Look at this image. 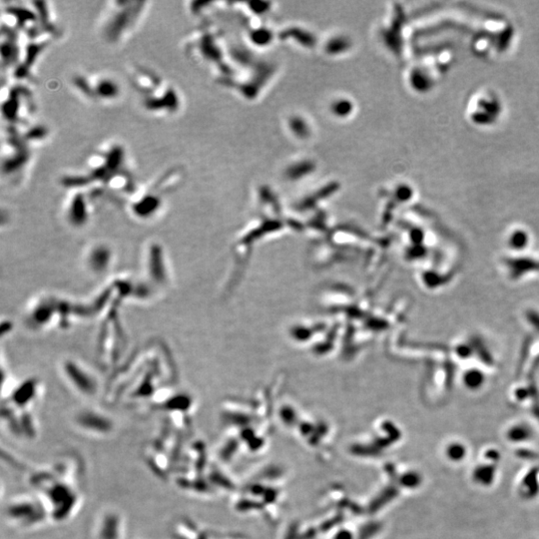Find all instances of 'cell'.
<instances>
[{
  "label": "cell",
  "mask_w": 539,
  "mask_h": 539,
  "mask_svg": "<svg viewBox=\"0 0 539 539\" xmlns=\"http://www.w3.org/2000/svg\"><path fill=\"white\" fill-rule=\"evenodd\" d=\"M43 506V504H40L36 500L18 498L12 501L7 507V515L14 524L28 527L41 521L40 518L43 517V513L40 512Z\"/></svg>",
  "instance_id": "6da1fadb"
},
{
  "label": "cell",
  "mask_w": 539,
  "mask_h": 539,
  "mask_svg": "<svg viewBox=\"0 0 539 539\" xmlns=\"http://www.w3.org/2000/svg\"><path fill=\"white\" fill-rule=\"evenodd\" d=\"M120 514L112 512L103 514L97 527L98 539H122L123 521Z\"/></svg>",
  "instance_id": "7a4b0ae2"
},
{
  "label": "cell",
  "mask_w": 539,
  "mask_h": 539,
  "mask_svg": "<svg viewBox=\"0 0 539 539\" xmlns=\"http://www.w3.org/2000/svg\"><path fill=\"white\" fill-rule=\"evenodd\" d=\"M78 425L90 434L105 436L112 430V423L102 415L95 412H84L77 419Z\"/></svg>",
  "instance_id": "3957f363"
},
{
  "label": "cell",
  "mask_w": 539,
  "mask_h": 539,
  "mask_svg": "<svg viewBox=\"0 0 539 539\" xmlns=\"http://www.w3.org/2000/svg\"><path fill=\"white\" fill-rule=\"evenodd\" d=\"M464 455V448H462V445L460 444H452L448 448V456L452 460H460L462 459Z\"/></svg>",
  "instance_id": "277c9868"
}]
</instances>
